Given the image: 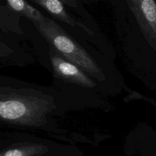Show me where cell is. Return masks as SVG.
<instances>
[{
	"mask_svg": "<svg viewBox=\"0 0 156 156\" xmlns=\"http://www.w3.org/2000/svg\"><path fill=\"white\" fill-rule=\"evenodd\" d=\"M55 105L52 97L34 90L0 88V119L23 125H38Z\"/></svg>",
	"mask_w": 156,
	"mask_h": 156,
	"instance_id": "1",
	"label": "cell"
},
{
	"mask_svg": "<svg viewBox=\"0 0 156 156\" xmlns=\"http://www.w3.org/2000/svg\"><path fill=\"white\" fill-rule=\"evenodd\" d=\"M126 2L144 37L156 51V1L127 0Z\"/></svg>",
	"mask_w": 156,
	"mask_h": 156,
	"instance_id": "3",
	"label": "cell"
},
{
	"mask_svg": "<svg viewBox=\"0 0 156 156\" xmlns=\"http://www.w3.org/2000/svg\"><path fill=\"white\" fill-rule=\"evenodd\" d=\"M7 3L12 10L26 16L31 20L33 24L41 23L46 20V16L25 1L8 0Z\"/></svg>",
	"mask_w": 156,
	"mask_h": 156,
	"instance_id": "6",
	"label": "cell"
},
{
	"mask_svg": "<svg viewBox=\"0 0 156 156\" xmlns=\"http://www.w3.org/2000/svg\"><path fill=\"white\" fill-rule=\"evenodd\" d=\"M35 4H37L55 18L62 21L73 27L79 26L85 30L88 34L93 35V33L88 27L83 24L75 21L66 11L62 2L58 0H32Z\"/></svg>",
	"mask_w": 156,
	"mask_h": 156,
	"instance_id": "5",
	"label": "cell"
},
{
	"mask_svg": "<svg viewBox=\"0 0 156 156\" xmlns=\"http://www.w3.org/2000/svg\"><path fill=\"white\" fill-rule=\"evenodd\" d=\"M49 56L55 76L65 82L85 88H93L95 82L77 66L66 60L49 45Z\"/></svg>",
	"mask_w": 156,
	"mask_h": 156,
	"instance_id": "4",
	"label": "cell"
},
{
	"mask_svg": "<svg viewBox=\"0 0 156 156\" xmlns=\"http://www.w3.org/2000/svg\"><path fill=\"white\" fill-rule=\"evenodd\" d=\"M34 24L49 45L66 60L99 81L105 79L102 69L94 60L58 23L46 17L44 22Z\"/></svg>",
	"mask_w": 156,
	"mask_h": 156,
	"instance_id": "2",
	"label": "cell"
},
{
	"mask_svg": "<svg viewBox=\"0 0 156 156\" xmlns=\"http://www.w3.org/2000/svg\"><path fill=\"white\" fill-rule=\"evenodd\" d=\"M26 151L15 149L7 151L2 156H26Z\"/></svg>",
	"mask_w": 156,
	"mask_h": 156,
	"instance_id": "7",
	"label": "cell"
}]
</instances>
